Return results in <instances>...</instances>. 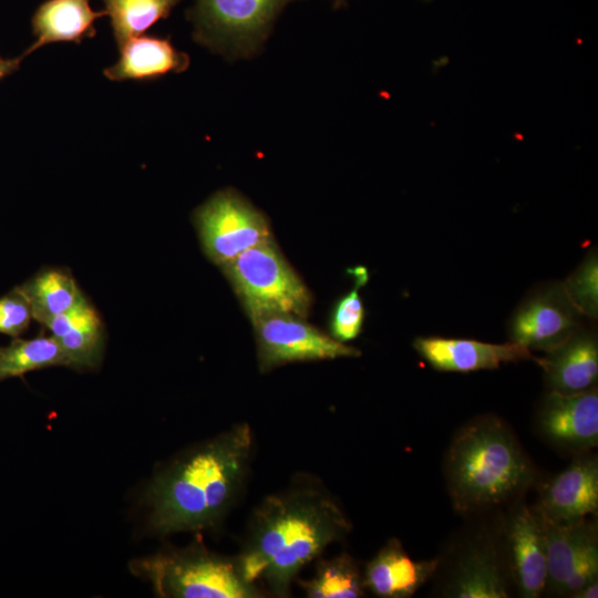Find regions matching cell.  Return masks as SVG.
I'll return each mask as SVG.
<instances>
[{
  "label": "cell",
  "mask_w": 598,
  "mask_h": 598,
  "mask_svg": "<svg viewBox=\"0 0 598 598\" xmlns=\"http://www.w3.org/2000/svg\"><path fill=\"white\" fill-rule=\"evenodd\" d=\"M542 433L559 446L586 450L598 443V392L576 394L549 391L539 412Z\"/></svg>",
  "instance_id": "11"
},
{
  "label": "cell",
  "mask_w": 598,
  "mask_h": 598,
  "mask_svg": "<svg viewBox=\"0 0 598 598\" xmlns=\"http://www.w3.org/2000/svg\"><path fill=\"white\" fill-rule=\"evenodd\" d=\"M533 470L520 445L496 417H480L454 437L446 458L451 497L460 511L509 499L530 481Z\"/></svg>",
  "instance_id": "3"
},
{
  "label": "cell",
  "mask_w": 598,
  "mask_h": 598,
  "mask_svg": "<svg viewBox=\"0 0 598 598\" xmlns=\"http://www.w3.org/2000/svg\"><path fill=\"white\" fill-rule=\"evenodd\" d=\"M205 255L219 267L245 250L272 240L265 214L233 188L212 195L194 213Z\"/></svg>",
  "instance_id": "7"
},
{
  "label": "cell",
  "mask_w": 598,
  "mask_h": 598,
  "mask_svg": "<svg viewBox=\"0 0 598 598\" xmlns=\"http://www.w3.org/2000/svg\"><path fill=\"white\" fill-rule=\"evenodd\" d=\"M447 595L457 598L508 597L506 576L492 544H478L465 551Z\"/></svg>",
  "instance_id": "20"
},
{
  "label": "cell",
  "mask_w": 598,
  "mask_h": 598,
  "mask_svg": "<svg viewBox=\"0 0 598 598\" xmlns=\"http://www.w3.org/2000/svg\"><path fill=\"white\" fill-rule=\"evenodd\" d=\"M117 45L141 35L183 0H103Z\"/></svg>",
  "instance_id": "24"
},
{
  "label": "cell",
  "mask_w": 598,
  "mask_h": 598,
  "mask_svg": "<svg viewBox=\"0 0 598 598\" xmlns=\"http://www.w3.org/2000/svg\"><path fill=\"white\" fill-rule=\"evenodd\" d=\"M105 11H94L90 0H47L34 12L32 30L34 43L24 56L41 47L54 42L80 43L95 35L96 19Z\"/></svg>",
  "instance_id": "19"
},
{
  "label": "cell",
  "mask_w": 598,
  "mask_h": 598,
  "mask_svg": "<svg viewBox=\"0 0 598 598\" xmlns=\"http://www.w3.org/2000/svg\"><path fill=\"white\" fill-rule=\"evenodd\" d=\"M538 515V514H537ZM546 549V587L560 595L565 582L587 558L598 555L597 533L585 519L573 524L538 515Z\"/></svg>",
  "instance_id": "16"
},
{
  "label": "cell",
  "mask_w": 598,
  "mask_h": 598,
  "mask_svg": "<svg viewBox=\"0 0 598 598\" xmlns=\"http://www.w3.org/2000/svg\"><path fill=\"white\" fill-rule=\"evenodd\" d=\"M23 58L24 54L14 59L0 58V80L14 72L19 68Z\"/></svg>",
  "instance_id": "28"
},
{
  "label": "cell",
  "mask_w": 598,
  "mask_h": 598,
  "mask_svg": "<svg viewBox=\"0 0 598 598\" xmlns=\"http://www.w3.org/2000/svg\"><path fill=\"white\" fill-rule=\"evenodd\" d=\"M32 319L31 306L19 287L0 298V333L17 338Z\"/></svg>",
  "instance_id": "27"
},
{
  "label": "cell",
  "mask_w": 598,
  "mask_h": 598,
  "mask_svg": "<svg viewBox=\"0 0 598 598\" xmlns=\"http://www.w3.org/2000/svg\"><path fill=\"white\" fill-rule=\"evenodd\" d=\"M52 365H68L62 348L52 336L17 337L0 347V381Z\"/></svg>",
  "instance_id": "22"
},
{
  "label": "cell",
  "mask_w": 598,
  "mask_h": 598,
  "mask_svg": "<svg viewBox=\"0 0 598 598\" xmlns=\"http://www.w3.org/2000/svg\"><path fill=\"white\" fill-rule=\"evenodd\" d=\"M62 348L68 367L96 368L104 347V326L96 309L85 299L44 326Z\"/></svg>",
  "instance_id": "18"
},
{
  "label": "cell",
  "mask_w": 598,
  "mask_h": 598,
  "mask_svg": "<svg viewBox=\"0 0 598 598\" xmlns=\"http://www.w3.org/2000/svg\"><path fill=\"white\" fill-rule=\"evenodd\" d=\"M297 0H195L187 10L193 38L227 60L250 59L267 41L285 7Z\"/></svg>",
  "instance_id": "5"
},
{
  "label": "cell",
  "mask_w": 598,
  "mask_h": 598,
  "mask_svg": "<svg viewBox=\"0 0 598 598\" xmlns=\"http://www.w3.org/2000/svg\"><path fill=\"white\" fill-rule=\"evenodd\" d=\"M570 597L574 598H597L598 597V581L592 580L591 582L585 585L577 591H575Z\"/></svg>",
  "instance_id": "29"
},
{
  "label": "cell",
  "mask_w": 598,
  "mask_h": 598,
  "mask_svg": "<svg viewBox=\"0 0 598 598\" xmlns=\"http://www.w3.org/2000/svg\"><path fill=\"white\" fill-rule=\"evenodd\" d=\"M261 372L292 362L353 358L360 350L338 341L292 315H272L252 322Z\"/></svg>",
  "instance_id": "8"
},
{
  "label": "cell",
  "mask_w": 598,
  "mask_h": 598,
  "mask_svg": "<svg viewBox=\"0 0 598 598\" xmlns=\"http://www.w3.org/2000/svg\"><path fill=\"white\" fill-rule=\"evenodd\" d=\"M300 584L310 598H358L365 589L363 576L348 554L319 560L313 576Z\"/></svg>",
  "instance_id": "23"
},
{
  "label": "cell",
  "mask_w": 598,
  "mask_h": 598,
  "mask_svg": "<svg viewBox=\"0 0 598 598\" xmlns=\"http://www.w3.org/2000/svg\"><path fill=\"white\" fill-rule=\"evenodd\" d=\"M413 347L433 369L443 372L491 370L533 359L529 349L512 341L496 344L472 339L419 337Z\"/></svg>",
  "instance_id": "10"
},
{
  "label": "cell",
  "mask_w": 598,
  "mask_h": 598,
  "mask_svg": "<svg viewBox=\"0 0 598 598\" xmlns=\"http://www.w3.org/2000/svg\"><path fill=\"white\" fill-rule=\"evenodd\" d=\"M580 317L563 283L550 282L534 289L520 301L507 331L512 342L547 352L581 328Z\"/></svg>",
  "instance_id": "9"
},
{
  "label": "cell",
  "mask_w": 598,
  "mask_h": 598,
  "mask_svg": "<svg viewBox=\"0 0 598 598\" xmlns=\"http://www.w3.org/2000/svg\"><path fill=\"white\" fill-rule=\"evenodd\" d=\"M120 48V58L104 70L112 81L153 80L187 70L189 56L166 38L135 37Z\"/></svg>",
  "instance_id": "17"
},
{
  "label": "cell",
  "mask_w": 598,
  "mask_h": 598,
  "mask_svg": "<svg viewBox=\"0 0 598 598\" xmlns=\"http://www.w3.org/2000/svg\"><path fill=\"white\" fill-rule=\"evenodd\" d=\"M220 268L251 322L272 315L308 316L310 291L274 239L245 250Z\"/></svg>",
  "instance_id": "4"
},
{
  "label": "cell",
  "mask_w": 598,
  "mask_h": 598,
  "mask_svg": "<svg viewBox=\"0 0 598 598\" xmlns=\"http://www.w3.org/2000/svg\"><path fill=\"white\" fill-rule=\"evenodd\" d=\"M598 508V462L582 456L558 474L543 491L537 514L560 524H573Z\"/></svg>",
  "instance_id": "12"
},
{
  "label": "cell",
  "mask_w": 598,
  "mask_h": 598,
  "mask_svg": "<svg viewBox=\"0 0 598 598\" xmlns=\"http://www.w3.org/2000/svg\"><path fill=\"white\" fill-rule=\"evenodd\" d=\"M437 559L413 560L398 539H390L367 564L363 582L382 598H408L434 574Z\"/></svg>",
  "instance_id": "15"
},
{
  "label": "cell",
  "mask_w": 598,
  "mask_h": 598,
  "mask_svg": "<svg viewBox=\"0 0 598 598\" xmlns=\"http://www.w3.org/2000/svg\"><path fill=\"white\" fill-rule=\"evenodd\" d=\"M365 280H360L358 286L343 296L337 303L331 316V337L341 342L355 339L363 326L364 307L359 295L358 287Z\"/></svg>",
  "instance_id": "26"
},
{
  "label": "cell",
  "mask_w": 598,
  "mask_h": 598,
  "mask_svg": "<svg viewBox=\"0 0 598 598\" xmlns=\"http://www.w3.org/2000/svg\"><path fill=\"white\" fill-rule=\"evenodd\" d=\"M511 570L523 597L536 598L546 588L547 561L539 517L522 507L508 526Z\"/></svg>",
  "instance_id": "14"
},
{
  "label": "cell",
  "mask_w": 598,
  "mask_h": 598,
  "mask_svg": "<svg viewBox=\"0 0 598 598\" xmlns=\"http://www.w3.org/2000/svg\"><path fill=\"white\" fill-rule=\"evenodd\" d=\"M350 530L328 489L317 478L298 476L255 508L235 564L246 582L285 598L301 569Z\"/></svg>",
  "instance_id": "1"
},
{
  "label": "cell",
  "mask_w": 598,
  "mask_h": 598,
  "mask_svg": "<svg viewBox=\"0 0 598 598\" xmlns=\"http://www.w3.org/2000/svg\"><path fill=\"white\" fill-rule=\"evenodd\" d=\"M549 391L576 394L596 388L598 342L592 331L582 328L538 359Z\"/></svg>",
  "instance_id": "13"
},
{
  "label": "cell",
  "mask_w": 598,
  "mask_h": 598,
  "mask_svg": "<svg viewBox=\"0 0 598 598\" xmlns=\"http://www.w3.org/2000/svg\"><path fill=\"white\" fill-rule=\"evenodd\" d=\"M18 287L31 306L33 319L42 326L86 299L66 269L47 268Z\"/></svg>",
  "instance_id": "21"
},
{
  "label": "cell",
  "mask_w": 598,
  "mask_h": 598,
  "mask_svg": "<svg viewBox=\"0 0 598 598\" xmlns=\"http://www.w3.org/2000/svg\"><path fill=\"white\" fill-rule=\"evenodd\" d=\"M156 589L177 598H257L262 592L246 582L235 560L202 550L171 554L147 561Z\"/></svg>",
  "instance_id": "6"
},
{
  "label": "cell",
  "mask_w": 598,
  "mask_h": 598,
  "mask_svg": "<svg viewBox=\"0 0 598 598\" xmlns=\"http://www.w3.org/2000/svg\"><path fill=\"white\" fill-rule=\"evenodd\" d=\"M333 9H340L347 6V0H332Z\"/></svg>",
  "instance_id": "30"
},
{
  "label": "cell",
  "mask_w": 598,
  "mask_h": 598,
  "mask_svg": "<svg viewBox=\"0 0 598 598\" xmlns=\"http://www.w3.org/2000/svg\"><path fill=\"white\" fill-rule=\"evenodd\" d=\"M252 450L250 425L237 423L177 460L153 487V528L171 534L217 523L244 487Z\"/></svg>",
  "instance_id": "2"
},
{
  "label": "cell",
  "mask_w": 598,
  "mask_h": 598,
  "mask_svg": "<svg viewBox=\"0 0 598 598\" xmlns=\"http://www.w3.org/2000/svg\"><path fill=\"white\" fill-rule=\"evenodd\" d=\"M571 303L581 316L597 318L598 259L591 249L577 269L561 282Z\"/></svg>",
  "instance_id": "25"
}]
</instances>
